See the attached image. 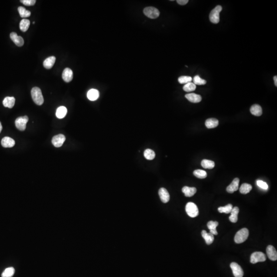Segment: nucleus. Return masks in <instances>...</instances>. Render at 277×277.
Segmentation results:
<instances>
[{
    "instance_id": "40",
    "label": "nucleus",
    "mask_w": 277,
    "mask_h": 277,
    "mask_svg": "<svg viewBox=\"0 0 277 277\" xmlns=\"http://www.w3.org/2000/svg\"><path fill=\"white\" fill-rule=\"evenodd\" d=\"M177 2L181 5H184L188 2V0H177Z\"/></svg>"
},
{
    "instance_id": "13",
    "label": "nucleus",
    "mask_w": 277,
    "mask_h": 277,
    "mask_svg": "<svg viewBox=\"0 0 277 277\" xmlns=\"http://www.w3.org/2000/svg\"><path fill=\"white\" fill-rule=\"evenodd\" d=\"M159 195L162 202L166 203L170 199V196L168 191L165 188H161L159 189Z\"/></svg>"
},
{
    "instance_id": "42",
    "label": "nucleus",
    "mask_w": 277,
    "mask_h": 277,
    "mask_svg": "<svg viewBox=\"0 0 277 277\" xmlns=\"http://www.w3.org/2000/svg\"><path fill=\"white\" fill-rule=\"evenodd\" d=\"M2 130V125L1 123L0 122V133H1Z\"/></svg>"
},
{
    "instance_id": "38",
    "label": "nucleus",
    "mask_w": 277,
    "mask_h": 277,
    "mask_svg": "<svg viewBox=\"0 0 277 277\" xmlns=\"http://www.w3.org/2000/svg\"><path fill=\"white\" fill-rule=\"evenodd\" d=\"M257 184L259 187L261 188L262 189H265V190H267L268 189V187H269L267 183L266 182L263 181H257Z\"/></svg>"
},
{
    "instance_id": "9",
    "label": "nucleus",
    "mask_w": 277,
    "mask_h": 277,
    "mask_svg": "<svg viewBox=\"0 0 277 277\" xmlns=\"http://www.w3.org/2000/svg\"><path fill=\"white\" fill-rule=\"evenodd\" d=\"M66 138L64 135L62 134H58L54 136L52 139V144L56 147H60L62 146L65 142Z\"/></svg>"
},
{
    "instance_id": "37",
    "label": "nucleus",
    "mask_w": 277,
    "mask_h": 277,
    "mask_svg": "<svg viewBox=\"0 0 277 277\" xmlns=\"http://www.w3.org/2000/svg\"><path fill=\"white\" fill-rule=\"evenodd\" d=\"M193 83L195 85H205L207 83V81L205 80L202 79L199 75H196L193 79Z\"/></svg>"
},
{
    "instance_id": "1",
    "label": "nucleus",
    "mask_w": 277,
    "mask_h": 277,
    "mask_svg": "<svg viewBox=\"0 0 277 277\" xmlns=\"http://www.w3.org/2000/svg\"><path fill=\"white\" fill-rule=\"evenodd\" d=\"M32 98L33 102L38 105H42L43 104V96L42 95V91L40 88L37 87L32 88L31 91Z\"/></svg>"
},
{
    "instance_id": "7",
    "label": "nucleus",
    "mask_w": 277,
    "mask_h": 277,
    "mask_svg": "<svg viewBox=\"0 0 277 277\" xmlns=\"http://www.w3.org/2000/svg\"><path fill=\"white\" fill-rule=\"evenodd\" d=\"M266 255L264 253L257 251L251 254L250 256V262L252 264H255L260 262H264L266 261Z\"/></svg>"
},
{
    "instance_id": "26",
    "label": "nucleus",
    "mask_w": 277,
    "mask_h": 277,
    "mask_svg": "<svg viewBox=\"0 0 277 277\" xmlns=\"http://www.w3.org/2000/svg\"><path fill=\"white\" fill-rule=\"evenodd\" d=\"M67 113V108L65 106H60L58 108L56 111V116L58 118L62 119L65 117Z\"/></svg>"
},
{
    "instance_id": "28",
    "label": "nucleus",
    "mask_w": 277,
    "mask_h": 277,
    "mask_svg": "<svg viewBox=\"0 0 277 277\" xmlns=\"http://www.w3.org/2000/svg\"><path fill=\"white\" fill-rule=\"evenodd\" d=\"M30 21L28 19H22L20 23V28L21 31L23 32H25L27 31L30 26Z\"/></svg>"
},
{
    "instance_id": "16",
    "label": "nucleus",
    "mask_w": 277,
    "mask_h": 277,
    "mask_svg": "<svg viewBox=\"0 0 277 277\" xmlns=\"http://www.w3.org/2000/svg\"><path fill=\"white\" fill-rule=\"evenodd\" d=\"M185 98L187 99L189 102L192 103H199L202 100V97L199 95L191 93V94H186L185 95Z\"/></svg>"
},
{
    "instance_id": "35",
    "label": "nucleus",
    "mask_w": 277,
    "mask_h": 277,
    "mask_svg": "<svg viewBox=\"0 0 277 277\" xmlns=\"http://www.w3.org/2000/svg\"><path fill=\"white\" fill-rule=\"evenodd\" d=\"M196 88V85L193 83L190 82L185 84L183 86V90L186 92H192L194 91Z\"/></svg>"
},
{
    "instance_id": "18",
    "label": "nucleus",
    "mask_w": 277,
    "mask_h": 277,
    "mask_svg": "<svg viewBox=\"0 0 277 277\" xmlns=\"http://www.w3.org/2000/svg\"><path fill=\"white\" fill-rule=\"evenodd\" d=\"M250 111L253 115L259 117L262 114V109L261 106L258 104H254L250 108Z\"/></svg>"
},
{
    "instance_id": "27",
    "label": "nucleus",
    "mask_w": 277,
    "mask_h": 277,
    "mask_svg": "<svg viewBox=\"0 0 277 277\" xmlns=\"http://www.w3.org/2000/svg\"><path fill=\"white\" fill-rule=\"evenodd\" d=\"M201 165L204 168L206 169H212L215 165V162L212 161L204 159L201 162Z\"/></svg>"
},
{
    "instance_id": "41",
    "label": "nucleus",
    "mask_w": 277,
    "mask_h": 277,
    "mask_svg": "<svg viewBox=\"0 0 277 277\" xmlns=\"http://www.w3.org/2000/svg\"><path fill=\"white\" fill-rule=\"evenodd\" d=\"M274 83L275 85L276 86H277V76H275L274 77Z\"/></svg>"
},
{
    "instance_id": "12",
    "label": "nucleus",
    "mask_w": 277,
    "mask_h": 277,
    "mask_svg": "<svg viewBox=\"0 0 277 277\" xmlns=\"http://www.w3.org/2000/svg\"><path fill=\"white\" fill-rule=\"evenodd\" d=\"M239 179L238 177L234 179L231 184L227 187V192L229 193H232L237 191L239 188Z\"/></svg>"
},
{
    "instance_id": "2",
    "label": "nucleus",
    "mask_w": 277,
    "mask_h": 277,
    "mask_svg": "<svg viewBox=\"0 0 277 277\" xmlns=\"http://www.w3.org/2000/svg\"><path fill=\"white\" fill-rule=\"evenodd\" d=\"M249 236V231L246 228H242L240 230L235 237V242L237 244H240L243 243L248 238Z\"/></svg>"
},
{
    "instance_id": "3",
    "label": "nucleus",
    "mask_w": 277,
    "mask_h": 277,
    "mask_svg": "<svg viewBox=\"0 0 277 277\" xmlns=\"http://www.w3.org/2000/svg\"><path fill=\"white\" fill-rule=\"evenodd\" d=\"M186 213L191 218H195L199 215L198 208L194 203L188 202L185 207Z\"/></svg>"
},
{
    "instance_id": "5",
    "label": "nucleus",
    "mask_w": 277,
    "mask_h": 277,
    "mask_svg": "<svg viewBox=\"0 0 277 277\" xmlns=\"http://www.w3.org/2000/svg\"><path fill=\"white\" fill-rule=\"evenodd\" d=\"M143 12L145 16L150 19H156L160 16L159 10L157 8L152 6L145 8L143 10Z\"/></svg>"
},
{
    "instance_id": "32",
    "label": "nucleus",
    "mask_w": 277,
    "mask_h": 277,
    "mask_svg": "<svg viewBox=\"0 0 277 277\" xmlns=\"http://www.w3.org/2000/svg\"><path fill=\"white\" fill-rule=\"evenodd\" d=\"M144 156L147 160H152L156 157V154L153 150L150 149H147L145 150L144 153Z\"/></svg>"
},
{
    "instance_id": "4",
    "label": "nucleus",
    "mask_w": 277,
    "mask_h": 277,
    "mask_svg": "<svg viewBox=\"0 0 277 277\" xmlns=\"http://www.w3.org/2000/svg\"><path fill=\"white\" fill-rule=\"evenodd\" d=\"M222 10V7L220 5L216 6L212 9L209 15V19L211 22L214 24H217L220 21V13Z\"/></svg>"
},
{
    "instance_id": "33",
    "label": "nucleus",
    "mask_w": 277,
    "mask_h": 277,
    "mask_svg": "<svg viewBox=\"0 0 277 277\" xmlns=\"http://www.w3.org/2000/svg\"><path fill=\"white\" fill-rule=\"evenodd\" d=\"M232 205L231 204H229L228 205H226L225 207H220L218 208V211L220 213H225V214H230L231 211L232 210Z\"/></svg>"
},
{
    "instance_id": "23",
    "label": "nucleus",
    "mask_w": 277,
    "mask_h": 277,
    "mask_svg": "<svg viewBox=\"0 0 277 277\" xmlns=\"http://www.w3.org/2000/svg\"><path fill=\"white\" fill-rule=\"evenodd\" d=\"M87 95L89 100L91 101H95L99 98V92L98 90L91 89L88 91Z\"/></svg>"
},
{
    "instance_id": "19",
    "label": "nucleus",
    "mask_w": 277,
    "mask_h": 277,
    "mask_svg": "<svg viewBox=\"0 0 277 277\" xmlns=\"http://www.w3.org/2000/svg\"><path fill=\"white\" fill-rule=\"evenodd\" d=\"M182 192L184 193L185 196L187 197L193 196L196 193L197 189L195 187H190L188 186H184L182 188Z\"/></svg>"
},
{
    "instance_id": "22",
    "label": "nucleus",
    "mask_w": 277,
    "mask_h": 277,
    "mask_svg": "<svg viewBox=\"0 0 277 277\" xmlns=\"http://www.w3.org/2000/svg\"><path fill=\"white\" fill-rule=\"evenodd\" d=\"M15 101L16 99L14 97H6L3 101V105L5 107L12 108L15 105Z\"/></svg>"
},
{
    "instance_id": "24",
    "label": "nucleus",
    "mask_w": 277,
    "mask_h": 277,
    "mask_svg": "<svg viewBox=\"0 0 277 277\" xmlns=\"http://www.w3.org/2000/svg\"><path fill=\"white\" fill-rule=\"evenodd\" d=\"M239 212V208L238 207H234L231 211V216L229 217L230 221L232 223H236L238 221V215Z\"/></svg>"
},
{
    "instance_id": "6",
    "label": "nucleus",
    "mask_w": 277,
    "mask_h": 277,
    "mask_svg": "<svg viewBox=\"0 0 277 277\" xmlns=\"http://www.w3.org/2000/svg\"><path fill=\"white\" fill-rule=\"evenodd\" d=\"M28 117L26 115L17 118L15 121L16 127L21 131H24L26 129V124L28 121Z\"/></svg>"
},
{
    "instance_id": "8",
    "label": "nucleus",
    "mask_w": 277,
    "mask_h": 277,
    "mask_svg": "<svg viewBox=\"0 0 277 277\" xmlns=\"http://www.w3.org/2000/svg\"><path fill=\"white\" fill-rule=\"evenodd\" d=\"M231 267L232 270V273L235 277H243V270L241 266L237 263L232 262L231 264Z\"/></svg>"
},
{
    "instance_id": "15",
    "label": "nucleus",
    "mask_w": 277,
    "mask_h": 277,
    "mask_svg": "<svg viewBox=\"0 0 277 277\" xmlns=\"http://www.w3.org/2000/svg\"><path fill=\"white\" fill-rule=\"evenodd\" d=\"M1 144L2 146L5 148L12 147L15 146V140L11 138L6 137L3 138L2 139Z\"/></svg>"
},
{
    "instance_id": "21",
    "label": "nucleus",
    "mask_w": 277,
    "mask_h": 277,
    "mask_svg": "<svg viewBox=\"0 0 277 277\" xmlns=\"http://www.w3.org/2000/svg\"><path fill=\"white\" fill-rule=\"evenodd\" d=\"M219 225V223L216 221H210L208 222L207 227L210 231V233L213 235H217L218 232L216 230V227Z\"/></svg>"
},
{
    "instance_id": "39",
    "label": "nucleus",
    "mask_w": 277,
    "mask_h": 277,
    "mask_svg": "<svg viewBox=\"0 0 277 277\" xmlns=\"http://www.w3.org/2000/svg\"><path fill=\"white\" fill-rule=\"evenodd\" d=\"M20 2L23 4L27 6H33L36 3V0H21Z\"/></svg>"
},
{
    "instance_id": "17",
    "label": "nucleus",
    "mask_w": 277,
    "mask_h": 277,
    "mask_svg": "<svg viewBox=\"0 0 277 277\" xmlns=\"http://www.w3.org/2000/svg\"><path fill=\"white\" fill-rule=\"evenodd\" d=\"M201 235H202V236L204 239L205 240V242L207 245H210L214 242V239H215L214 235L210 232L207 233V231L203 230L201 232Z\"/></svg>"
},
{
    "instance_id": "36",
    "label": "nucleus",
    "mask_w": 277,
    "mask_h": 277,
    "mask_svg": "<svg viewBox=\"0 0 277 277\" xmlns=\"http://www.w3.org/2000/svg\"><path fill=\"white\" fill-rule=\"evenodd\" d=\"M192 80V78L189 77V76H181L178 79L179 82L182 84H186L188 83L191 82V81Z\"/></svg>"
},
{
    "instance_id": "10",
    "label": "nucleus",
    "mask_w": 277,
    "mask_h": 277,
    "mask_svg": "<svg viewBox=\"0 0 277 277\" xmlns=\"http://www.w3.org/2000/svg\"><path fill=\"white\" fill-rule=\"evenodd\" d=\"M10 39H12V40L14 42V43L17 46L21 47L24 45V39L21 36H18V35L16 32H12L10 33Z\"/></svg>"
},
{
    "instance_id": "31",
    "label": "nucleus",
    "mask_w": 277,
    "mask_h": 277,
    "mask_svg": "<svg viewBox=\"0 0 277 277\" xmlns=\"http://www.w3.org/2000/svg\"><path fill=\"white\" fill-rule=\"evenodd\" d=\"M15 270L12 267H8L4 270L2 274V277H12L15 274Z\"/></svg>"
},
{
    "instance_id": "11",
    "label": "nucleus",
    "mask_w": 277,
    "mask_h": 277,
    "mask_svg": "<svg viewBox=\"0 0 277 277\" xmlns=\"http://www.w3.org/2000/svg\"><path fill=\"white\" fill-rule=\"evenodd\" d=\"M266 253L270 260L271 261H276L277 260V250L273 246L269 245L267 247Z\"/></svg>"
},
{
    "instance_id": "30",
    "label": "nucleus",
    "mask_w": 277,
    "mask_h": 277,
    "mask_svg": "<svg viewBox=\"0 0 277 277\" xmlns=\"http://www.w3.org/2000/svg\"><path fill=\"white\" fill-rule=\"evenodd\" d=\"M18 12H19L21 17L22 18H26V17H29L31 15V12L29 10H26V9L24 7H23L22 6H20L18 7Z\"/></svg>"
},
{
    "instance_id": "25",
    "label": "nucleus",
    "mask_w": 277,
    "mask_h": 277,
    "mask_svg": "<svg viewBox=\"0 0 277 277\" xmlns=\"http://www.w3.org/2000/svg\"><path fill=\"white\" fill-rule=\"evenodd\" d=\"M205 126L207 129H214L219 125V121L215 118L208 119L205 121Z\"/></svg>"
},
{
    "instance_id": "20",
    "label": "nucleus",
    "mask_w": 277,
    "mask_h": 277,
    "mask_svg": "<svg viewBox=\"0 0 277 277\" xmlns=\"http://www.w3.org/2000/svg\"><path fill=\"white\" fill-rule=\"evenodd\" d=\"M56 60V58L54 56H50L49 58H47L45 60V61H44V67L47 69L52 68L55 64Z\"/></svg>"
},
{
    "instance_id": "14",
    "label": "nucleus",
    "mask_w": 277,
    "mask_h": 277,
    "mask_svg": "<svg viewBox=\"0 0 277 277\" xmlns=\"http://www.w3.org/2000/svg\"><path fill=\"white\" fill-rule=\"evenodd\" d=\"M62 79L66 82H70L73 79V72L69 68H66L62 73Z\"/></svg>"
},
{
    "instance_id": "29",
    "label": "nucleus",
    "mask_w": 277,
    "mask_h": 277,
    "mask_svg": "<svg viewBox=\"0 0 277 277\" xmlns=\"http://www.w3.org/2000/svg\"><path fill=\"white\" fill-rule=\"evenodd\" d=\"M252 189L251 185L247 183H243L241 185L240 188V192L242 194H247L249 193Z\"/></svg>"
},
{
    "instance_id": "34",
    "label": "nucleus",
    "mask_w": 277,
    "mask_h": 277,
    "mask_svg": "<svg viewBox=\"0 0 277 277\" xmlns=\"http://www.w3.org/2000/svg\"><path fill=\"white\" fill-rule=\"evenodd\" d=\"M193 175L199 179H205L207 177V173L203 170L197 169L193 172Z\"/></svg>"
}]
</instances>
